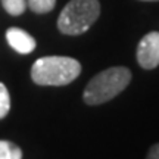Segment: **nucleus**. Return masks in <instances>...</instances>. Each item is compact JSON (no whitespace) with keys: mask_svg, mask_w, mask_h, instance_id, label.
Masks as SVG:
<instances>
[{"mask_svg":"<svg viewBox=\"0 0 159 159\" xmlns=\"http://www.w3.org/2000/svg\"><path fill=\"white\" fill-rule=\"evenodd\" d=\"M11 111V96L3 83H0V119H3Z\"/></svg>","mask_w":159,"mask_h":159,"instance_id":"9","label":"nucleus"},{"mask_svg":"<svg viewBox=\"0 0 159 159\" xmlns=\"http://www.w3.org/2000/svg\"><path fill=\"white\" fill-rule=\"evenodd\" d=\"M99 15V0H71L57 18V28L65 35H80L90 30Z\"/></svg>","mask_w":159,"mask_h":159,"instance_id":"3","label":"nucleus"},{"mask_svg":"<svg viewBox=\"0 0 159 159\" xmlns=\"http://www.w3.org/2000/svg\"><path fill=\"white\" fill-rule=\"evenodd\" d=\"M146 159H159V143H155L153 146L149 149Z\"/></svg>","mask_w":159,"mask_h":159,"instance_id":"10","label":"nucleus"},{"mask_svg":"<svg viewBox=\"0 0 159 159\" xmlns=\"http://www.w3.org/2000/svg\"><path fill=\"white\" fill-rule=\"evenodd\" d=\"M2 5L9 15L19 16L22 15L27 7V0H2Z\"/></svg>","mask_w":159,"mask_h":159,"instance_id":"8","label":"nucleus"},{"mask_svg":"<svg viewBox=\"0 0 159 159\" xmlns=\"http://www.w3.org/2000/svg\"><path fill=\"white\" fill-rule=\"evenodd\" d=\"M81 74V63L68 56H44L34 62L31 80L39 85H66Z\"/></svg>","mask_w":159,"mask_h":159,"instance_id":"2","label":"nucleus"},{"mask_svg":"<svg viewBox=\"0 0 159 159\" xmlns=\"http://www.w3.org/2000/svg\"><path fill=\"white\" fill-rule=\"evenodd\" d=\"M0 159H22V150L15 143L0 140Z\"/></svg>","mask_w":159,"mask_h":159,"instance_id":"6","label":"nucleus"},{"mask_svg":"<svg viewBox=\"0 0 159 159\" xmlns=\"http://www.w3.org/2000/svg\"><path fill=\"white\" fill-rule=\"evenodd\" d=\"M136 56L139 65L144 69L159 66V31H152L140 40Z\"/></svg>","mask_w":159,"mask_h":159,"instance_id":"4","label":"nucleus"},{"mask_svg":"<svg viewBox=\"0 0 159 159\" xmlns=\"http://www.w3.org/2000/svg\"><path fill=\"white\" fill-rule=\"evenodd\" d=\"M27 5L34 13H47L55 9L56 0H27Z\"/></svg>","mask_w":159,"mask_h":159,"instance_id":"7","label":"nucleus"},{"mask_svg":"<svg viewBox=\"0 0 159 159\" xmlns=\"http://www.w3.org/2000/svg\"><path fill=\"white\" fill-rule=\"evenodd\" d=\"M6 40H7V44L21 55L31 53L37 46L35 39L33 35H30L27 31L16 28V27H12L6 31Z\"/></svg>","mask_w":159,"mask_h":159,"instance_id":"5","label":"nucleus"},{"mask_svg":"<svg viewBox=\"0 0 159 159\" xmlns=\"http://www.w3.org/2000/svg\"><path fill=\"white\" fill-rule=\"evenodd\" d=\"M131 71L125 66H112L99 72L85 85L83 99L87 105L96 106L116 97L131 83Z\"/></svg>","mask_w":159,"mask_h":159,"instance_id":"1","label":"nucleus"},{"mask_svg":"<svg viewBox=\"0 0 159 159\" xmlns=\"http://www.w3.org/2000/svg\"><path fill=\"white\" fill-rule=\"evenodd\" d=\"M142 2H159V0H142Z\"/></svg>","mask_w":159,"mask_h":159,"instance_id":"11","label":"nucleus"}]
</instances>
